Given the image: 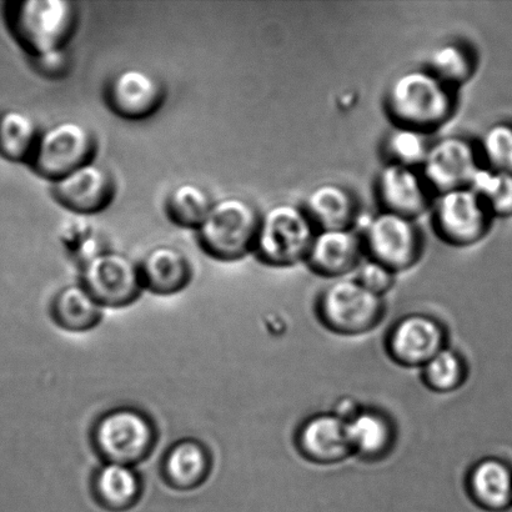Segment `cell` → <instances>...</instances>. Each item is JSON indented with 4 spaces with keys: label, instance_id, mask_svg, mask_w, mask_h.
<instances>
[{
    "label": "cell",
    "instance_id": "23",
    "mask_svg": "<svg viewBox=\"0 0 512 512\" xmlns=\"http://www.w3.org/2000/svg\"><path fill=\"white\" fill-rule=\"evenodd\" d=\"M103 314V306L80 283L64 286L50 305L54 323L69 333H88L97 328L102 323Z\"/></svg>",
    "mask_w": 512,
    "mask_h": 512
},
{
    "label": "cell",
    "instance_id": "19",
    "mask_svg": "<svg viewBox=\"0 0 512 512\" xmlns=\"http://www.w3.org/2000/svg\"><path fill=\"white\" fill-rule=\"evenodd\" d=\"M300 453L316 464H335L351 453L345 421L333 413L318 414L305 421L298 433Z\"/></svg>",
    "mask_w": 512,
    "mask_h": 512
},
{
    "label": "cell",
    "instance_id": "30",
    "mask_svg": "<svg viewBox=\"0 0 512 512\" xmlns=\"http://www.w3.org/2000/svg\"><path fill=\"white\" fill-rule=\"evenodd\" d=\"M425 384L439 393L459 389L466 378V365L455 350L445 346L423 366Z\"/></svg>",
    "mask_w": 512,
    "mask_h": 512
},
{
    "label": "cell",
    "instance_id": "11",
    "mask_svg": "<svg viewBox=\"0 0 512 512\" xmlns=\"http://www.w3.org/2000/svg\"><path fill=\"white\" fill-rule=\"evenodd\" d=\"M483 167L478 145L461 135H449L431 142L420 172L434 195L470 188Z\"/></svg>",
    "mask_w": 512,
    "mask_h": 512
},
{
    "label": "cell",
    "instance_id": "10",
    "mask_svg": "<svg viewBox=\"0 0 512 512\" xmlns=\"http://www.w3.org/2000/svg\"><path fill=\"white\" fill-rule=\"evenodd\" d=\"M80 269V284L104 309L132 305L144 291L139 264L124 253L109 249Z\"/></svg>",
    "mask_w": 512,
    "mask_h": 512
},
{
    "label": "cell",
    "instance_id": "3",
    "mask_svg": "<svg viewBox=\"0 0 512 512\" xmlns=\"http://www.w3.org/2000/svg\"><path fill=\"white\" fill-rule=\"evenodd\" d=\"M5 17L10 32L30 57L67 48L79 22L72 0H14Z\"/></svg>",
    "mask_w": 512,
    "mask_h": 512
},
{
    "label": "cell",
    "instance_id": "35",
    "mask_svg": "<svg viewBox=\"0 0 512 512\" xmlns=\"http://www.w3.org/2000/svg\"><path fill=\"white\" fill-rule=\"evenodd\" d=\"M108 250L109 247L105 239L98 232H95L77 245L72 252H69V255L79 265V268H82L85 264L108 252Z\"/></svg>",
    "mask_w": 512,
    "mask_h": 512
},
{
    "label": "cell",
    "instance_id": "14",
    "mask_svg": "<svg viewBox=\"0 0 512 512\" xmlns=\"http://www.w3.org/2000/svg\"><path fill=\"white\" fill-rule=\"evenodd\" d=\"M381 209L416 220L428 212L435 195L420 169L386 163L376 178Z\"/></svg>",
    "mask_w": 512,
    "mask_h": 512
},
{
    "label": "cell",
    "instance_id": "2",
    "mask_svg": "<svg viewBox=\"0 0 512 512\" xmlns=\"http://www.w3.org/2000/svg\"><path fill=\"white\" fill-rule=\"evenodd\" d=\"M159 430L144 410L124 405L105 411L90 431V443L102 463L137 468L154 453Z\"/></svg>",
    "mask_w": 512,
    "mask_h": 512
},
{
    "label": "cell",
    "instance_id": "5",
    "mask_svg": "<svg viewBox=\"0 0 512 512\" xmlns=\"http://www.w3.org/2000/svg\"><path fill=\"white\" fill-rule=\"evenodd\" d=\"M316 230L303 207L276 204L261 214L253 253L276 268L299 264L306 260Z\"/></svg>",
    "mask_w": 512,
    "mask_h": 512
},
{
    "label": "cell",
    "instance_id": "13",
    "mask_svg": "<svg viewBox=\"0 0 512 512\" xmlns=\"http://www.w3.org/2000/svg\"><path fill=\"white\" fill-rule=\"evenodd\" d=\"M117 182L112 172L93 160L52 183L55 200L78 215L98 214L113 203Z\"/></svg>",
    "mask_w": 512,
    "mask_h": 512
},
{
    "label": "cell",
    "instance_id": "25",
    "mask_svg": "<svg viewBox=\"0 0 512 512\" xmlns=\"http://www.w3.org/2000/svg\"><path fill=\"white\" fill-rule=\"evenodd\" d=\"M42 129L32 115L20 109L0 113V155L10 162L29 163Z\"/></svg>",
    "mask_w": 512,
    "mask_h": 512
},
{
    "label": "cell",
    "instance_id": "27",
    "mask_svg": "<svg viewBox=\"0 0 512 512\" xmlns=\"http://www.w3.org/2000/svg\"><path fill=\"white\" fill-rule=\"evenodd\" d=\"M431 73L449 87L458 90L473 79L476 70L474 50L468 44L453 40L438 45L430 53L428 67Z\"/></svg>",
    "mask_w": 512,
    "mask_h": 512
},
{
    "label": "cell",
    "instance_id": "7",
    "mask_svg": "<svg viewBox=\"0 0 512 512\" xmlns=\"http://www.w3.org/2000/svg\"><path fill=\"white\" fill-rule=\"evenodd\" d=\"M318 311L326 328L343 335L368 333L383 319L381 296L366 290L356 279L340 278L320 295Z\"/></svg>",
    "mask_w": 512,
    "mask_h": 512
},
{
    "label": "cell",
    "instance_id": "26",
    "mask_svg": "<svg viewBox=\"0 0 512 512\" xmlns=\"http://www.w3.org/2000/svg\"><path fill=\"white\" fill-rule=\"evenodd\" d=\"M215 200L202 185L185 182L170 190L165 212L178 227L197 230L208 217Z\"/></svg>",
    "mask_w": 512,
    "mask_h": 512
},
{
    "label": "cell",
    "instance_id": "31",
    "mask_svg": "<svg viewBox=\"0 0 512 512\" xmlns=\"http://www.w3.org/2000/svg\"><path fill=\"white\" fill-rule=\"evenodd\" d=\"M476 145L484 167L512 174V124L490 125Z\"/></svg>",
    "mask_w": 512,
    "mask_h": 512
},
{
    "label": "cell",
    "instance_id": "9",
    "mask_svg": "<svg viewBox=\"0 0 512 512\" xmlns=\"http://www.w3.org/2000/svg\"><path fill=\"white\" fill-rule=\"evenodd\" d=\"M435 233L453 247H471L483 240L493 215L471 188L450 190L435 195L433 205Z\"/></svg>",
    "mask_w": 512,
    "mask_h": 512
},
{
    "label": "cell",
    "instance_id": "4",
    "mask_svg": "<svg viewBox=\"0 0 512 512\" xmlns=\"http://www.w3.org/2000/svg\"><path fill=\"white\" fill-rule=\"evenodd\" d=\"M259 209L249 200L228 197L215 200L197 232L203 252L219 261H237L254 252L261 220Z\"/></svg>",
    "mask_w": 512,
    "mask_h": 512
},
{
    "label": "cell",
    "instance_id": "21",
    "mask_svg": "<svg viewBox=\"0 0 512 512\" xmlns=\"http://www.w3.org/2000/svg\"><path fill=\"white\" fill-rule=\"evenodd\" d=\"M303 208L318 230L353 228L359 213L354 193L338 183H323L311 189Z\"/></svg>",
    "mask_w": 512,
    "mask_h": 512
},
{
    "label": "cell",
    "instance_id": "16",
    "mask_svg": "<svg viewBox=\"0 0 512 512\" xmlns=\"http://www.w3.org/2000/svg\"><path fill=\"white\" fill-rule=\"evenodd\" d=\"M365 249L361 235L353 228L316 230L306 263L325 278H345L359 268Z\"/></svg>",
    "mask_w": 512,
    "mask_h": 512
},
{
    "label": "cell",
    "instance_id": "20",
    "mask_svg": "<svg viewBox=\"0 0 512 512\" xmlns=\"http://www.w3.org/2000/svg\"><path fill=\"white\" fill-rule=\"evenodd\" d=\"M90 491L103 509L128 511L142 499L144 480L134 466L102 463L90 480Z\"/></svg>",
    "mask_w": 512,
    "mask_h": 512
},
{
    "label": "cell",
    "instance_id": "33",
    "mask_svg": "<svg viewBox=\"0 0 512 512\" xmlns=\"http://www.w3.org/2000/svg\"><path fill=\"white\" fill-rule=\"evenodd\" d=\"M32 64L35 72L43 78L59 80L67 77L72 67V58L67 48L50 50V52L34 55Z\"/></svg>",
    "mask_w": 512,
    "mask_h": 512
},
{
    "label": "cell",
    "instance_id": "22",
    "mask_svg": "<svg viewBox=\"0 0 512 512\" xmlns=\"http://www.w3.org/2000/svg\"><path fill=\"white\" fill-rule=\"evenodd\" d=\"M469 493L481 510L500 512L512 505V470L505 461L488 458L470 471Z\"/></svg>",
    "mask_w": 512,
    "mask_h": 512
},
{
    "label": "cell",
    "instance_id": "28",
    "mask_svg": "<svg viewBox=\"0 0 512 512\" xmlns=\"http://www.w3.org/2000/svg\"><path fill=\"white\" fill-rule=\"evenodd\" d=\"M430 145V134L418 129L394 125L386 135L384 154L388 158V163L420 169Z\"/></svg>",
    "mask_w": 512,
    "mask_h": 512
},
{
    "label": "cell",
    "instance_id": "17",
    "mask_svg": "<svg viewBox=\"0 0 512 512\" xmlns=\"http://www.w3.org/2000/svg\"><path fill=\"white\" fill-rule=\"evenodd\" d=\"M213 471V455L202 440L184 438L165 451L160 474L175 491H194L207 483Z\"/></svg>",
    "mask_w": 512,
    "mask_h": 512
},
{
    "label": "cell",
    "instance_id": "18",
    "mask_svg": "<svg viewBox=\"0 0 512 512\" xmlns=\"http://www.w3.org/2000/svg\"><path fill=\"white\" fill-rule=\"evenodd\" d=\"M144 290L159 296L183 291L193 278L192 263L182 249L158 245L139 261Z\"/></svg>",
    "mask_w": 512,
    "mask_h": 512
},
{
    "label": "cell",
    "instance_id": "8",
    "mask_svg": "<svg viewBox=\"0 0 512 512\" xmlns=\"http://www.w3.org/2000/svg\"><path fill=\"white\" fill-rule=\"evenodd\" d=\"M361 238L368 258L396 274L413 268L423 253V235L416 220L383 209L369 220Z\"/></svg>",
    "mask_w": 512,
    "mask_h": 512
},
{
    "label": "cell",
    "instance_id": "34",
    "mask_svg": "<svg viewBox=\"0 0 512 512\" xmlns=\"http://www.w3.org/2000/svg\"><path fill=\"white\" fill-rule=\"evenodd\" d=\"M95 232H97V229L94 228L93 223L88 220V217L75 214V217L65 220L60 225L59 239L69 253Z\"/></svg>",
    "mask_w": 512,
    "mask_h": 512
},
{
    "label": "cell",
    "instance_id": "24",
    "mask_svg": "<svg viewBox=\"0 0 512 512\" xmlns=\"http://www.w3.org/2000/svg\"><path fill=\"white\" fill-rule=\"evenodd\" d=\"M345 424L353 455L365 460H378L393 448L395 429L388 416L381 411L361 409Z\"/></svg>",
    "mask_w": 512,
    "mask_h": 512
},
{
    "label": "cell",
    "instance_id": "32",
    "mask_svg": "<svg viewBox=\"0 0 512 512\" xmlns=\"http://www.w3.org/2000/svg\"><path fill=\"white\" fill-rule=\"evenodd\" d=\"M356 280L371 293L383 296L388 293L395 284L396 273L379 261L374 259H364L359 265Z\"/></svg>",
    "mask_w": 512,
    "mask_h": 512
},
{
    "label": "cell",
    "instance_id": "36",
    "mask_svg": "<svg viewBox=\"0 0 512 512\" xmlns=\"http://www.w3.org/2000/svg\"><path fill=\"white\" fill-rule=\"evenodd\" d=\"M361 409L356 406L354 400L344 399L339 401L338 408H336L334 415L338 416L339 419L349 421L353 419Z\"/></svg>",
    "mask_w": 512,
    "mask_h": 512
},
{
    "label": "cell",
    "instance_id": "15",
    "mask_svg": "<svg viewBox=\"0 0 512 512\" xmlns=\"http://www.w3.org/2000/svg\"><path fill=\"white\" fill-rule=\"evenodd\" d=\"M446 333L438 320L428 315L406 316L388 336L391 358L405 366H424L445 348Z\"/></svg>",
    "mask_w": 512,
    "mask_h": 512
},
{
    "label": "cell",
    "instance_id": "29",
    "mask_svg": "<svg viewBox=\"0 0 512 512\" xmlns=\"http://www.w3.org/2000/svg\"><path fill=\"white\" fill-rule=\"evenodd\" d=\"M470 188L483 200L493 217L512 215V174L481 167Z\"/></svg>",
    "mask_w": 512,
    "mask_h": 512
},
{
    "label": "cell",
    "instance_id": "1",
    "mask_svg": "<svg viewBox=\"0 0 512 512\" xmlns=\"http://www.w3.org/2000/svg\"><path fill=\"white\" fill-rule=\"evenodd\" d=\"M456 104V90L426 68L399 74L385 94L386 113L394 125L428 134L453 118Z\"/></svg>",
    "mask_w": 512,
    "mask_h": 512
},
{
    "label": "cell",
    "instance_id": "12",
    "mask_svg": "<svg viewBox=\"0 0 512 512\" xmlns=\"http://www.w3.org/2000/svg\"><path fill=\"white\" fill-rule=\"evenodd\" d=\"M105 103L118 117L142 122L153 117L167 99L162 79L149 70L125 68L108 80L104 89Z\"/></svg>",
    "mask_w": 512,
    "mask_h": 512
},
{
    "label": "cell",
    "instance_id": "6",
    "mask_svg": "<svg viewBox=\"0 0 512 512\" xmlns=\"http://www.w3.org/2000/svg\"><path fill=\"white\" fill-rule=\"evenodd\" d=\"M97 152L98 138L93 130L79 120L65 119L42 129L28 164L39 177L53 183L93 162Z\"/></svg>",
    "mask_w": 512,
    "mask_h": 512
}]
</instances>
